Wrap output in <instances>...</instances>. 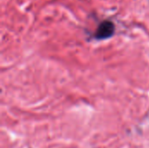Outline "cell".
<instances>
[{
  "label": "cell",
  "mask_w": 149,
  "mask_h": 148,
  "mask_svg": "<svg viewBox=\"0 0 149 148\" xmlns=\"http://www.w3.org/2000/svg\"><path fill=\"white\" fill-rule=\"evenodd\" d=\"M115 31V26L111 21H103L98 27L94 37L97 39H107L111 38Z\"/></svg>",
  "instance_id": "obj_1"
}]
</instances>
